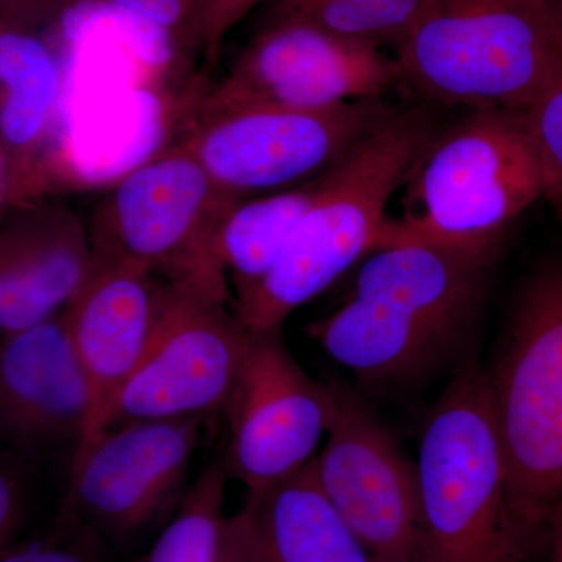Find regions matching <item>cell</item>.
Here are the masks:
<instances>
[{"instance_id": "26", "label": "cell", "mask_w": 562, "mask_h": 562, "mask_svg": "<svg viewBox=\"0 0 562 562\" xmlns=\"http://www.w3.org/2000/svg\"><path fill=\"white\" fill-rule=\"evenodd\" d=\"M76 0H0V29L35 33L57 20Z\"/></svg>"}, {"instance_id": "9", "label": "cell", "mask_w": 562, "mask_h": 562, "mask_svg": "<svg viewBox=\"0 0 562 562\" xmlns=\"http://www.w3.org/2000/svg\"><path fill=\"white\" fill-rule=\"evenodd\" d=\"M181 144L158 151L102 195L88 225L92 251L162 280L225 276L214 238L238 203Z\"/></svg>"}, {"instance_id": "14", "label": "cell", "mask_w": 562, "mask_h": 562, "mask_svg": "<svg viewBox=\"0 0 562 562\" xmlns=\"http://www.w3.org/2000/svg\"><path fill=\"white\" fill-rule=\"evenodd\" d=\"M158 291L160 279L154 273L92 251L83 286L63 310L91 392L90 424L74 454L109 430L117 398L149 344Z\"/></svg>"}, {"instance_id": "15", "label": "cell", "mask_w": 562, "mask_h": 562, "mask_svg": "<svg viewBox=\"0 0 562 562\" xmlns=\"http://www.w3.org/2000/svg\"><path fill=\"white\" fill-rule=\"evenodd\" d=\"M91 392L70 341L65 312L0 336V439L20 452L79 450Z\"/></svg>"}, {"instance_id": "1", "label": "cell", "mask_w": 562, "mask_h": 562, "mask_svg": "<svg viewBox=\"0 0 562 562\" xmlns=\"http://www.w3.org/2000/svg\"><path fill=\"white\" fill-rule=\"evenodd\" d=\"M490 262L425 243L372 251L353 295L310 335L376 387L406 386L441 371L472 338Z\"/></svg>"}, {"instance_id": "4", "label": "cell", "mask_w": 562, "mask_h": 562, "mask_svg": "<svg viewBox=\"0 0 562 562\" xmlns=\"http://www.w3.org/2000/svg\"><path fill=\"white\" fill-rule=\"evenodd\" d=\"M395 61L419 102L527 110L562 77V36L543 0H420Z\"/></svg>"}, {"instance_id": "16", "label": "cell", "mask_w": 562, "mask_h": 562, "mask_svg": "<svg viewBox=\"0 0 562 562\" xmlns=\"http://www.w3.org/2000/svg\"><path fill=\"white\" fill-rule=\"evenodd\" d=\"M91 266L90 231L69 206H21L0 220V336L60 314Z\"/></svg>"}, {"instance_id": "29", "label": "cell", "mask_w": 562, "mask_h": 562, "mask_svg": "<svg viewBox=\"0 0 562 562\" xmlns=\"http://www.w3.org/2000/svg\"><path fill=\"white\" fill-rule=\"evenodd\" d=\"M543 3L562 36V0H543Z\"/></svg>"}, {"instance_id": "28", "label": "cell", "mask_w": 562, "mask_h": 562, "mask_svg": "<svg viewBox=\"0 0 562 562\" xmlns=\"http://www.w3.org/2000/svg\"><path fill=\"white\" fill-rule=\"evenodd\" d=\"M547 528L552 536V562H562V498L553 509Z\"/></svg>"}, {"instance_id": "27", "label": "cell", "mask_w": 562, "mask_h": 562, "mask_svg": "<svg viewBox=\"0 0 562 562\" xmlns=\"http://www.w3.org/2000/svg\"><path fill=\"white\" fill-rule=\"evenodd\" d=\"M24 514V487L18 473L0 465V553L13 546Z\"/></svg>"}, {"instance_id": "8", "label": "cell", "mask_w": 562, "mask_h": 562, "mask_svg": "<svg viewBox=\"0 0 562 562\" xmlns=\"http://www.w3.org/2000/svg\"><path fill=\"white\" fill-rule=\"evenodd\" d=\"M401 106L387 99H361L316 110L220 111L195 117L179 144L221 190L246 201L301 187L330 171Z\"/></svg>"}, {"instance_id": "31", "label": "cell", "mask_w": 562, "mask_h": 562, "mask_svg": "<svg viewBox=\"0 0 562 562\" xmlns=\"http://www.w3.org/2000/svg\"><path fill=\"white\" fill-rule=\"evenodd\" d=\"M0 173H3V169H2V157H0Z\"/></svg>"}, {"instance_id": "17", "label": "cell", "mask_w": 562, "mask_h": 562, "mask_svg": "<svg viewBox=\"0 0 562 562\" xmlns=\"http://www.w3.org/2000/svg\"><path fill=\"white\" fill-rule=\"evenodd\" d=\"M236 562H373L322 490L316 457L228 517Z\"/></svg>"}, {"instance_id": "10", "label": "cell", "mask_w": 562, "mask_h": 562, "mask_svg": "<svg viewBox=\"0 0 562 562\" xmlns=\"http://www.w3.org/2000/svg\"><path fill=\"white\" fill-rule=\"evenodd\" d=\"M317 479L373 562H424L419 483L394 436L357 392L336 380Z\"/></svg>"}, {"instance_id": "19", "label": "cell", "mask_w": 562, "mask_h": 562, "mask_svg": "<svg viewBox=\"0 0 562 562\" xmlns=\"http://www.w3.org/2000/svg\"><path fill=\"white\" fill-rule=\"evenodd\" d=\"M321 177L291 190L239 201L225 214L214 238V258L235 288V302L246 297L272 268L316 202Z\"/></svg>"}, {"instance_id": "5", "label": "cell", "mask_w": 562, "mask_h": 562, "mask_svg": "<svg viewBox=\"0 0 562 562\" xmlns=\"http://www.w3.org/2000/svg\"><path fill=\"white\" fill-rule=\"evenodd\" d=\"M486 373L509 531L525 560L562 498V255L539 262L520 284Z\"/></svg>"}, {"instance_id": "22", "label": "cell", "mask_w": 562, "mask_h": 562, "mask_svg": "<svg viewBox=\"0 0 562 562\" xmlns=\"http://www.w3.org/2000/svg\"><path fill=\"white\" fill-rule=\"evenodd\" d=\"M543 172V199L562 221V77L524 110Z\"/></svg>"}, {"instance_id": "7", "label": "cell", "mask_w": 562, "mask_h": 562, "mask_svg": "<svg viewBox=\"0 0 562 562\" xmlns=\"http://www.w3.org/2000/svg\"><path fill=\"white\" fill-rule=\"evenodd\" d=\"M250 339L251 330L232 306L227 277L160 279L149 344L117 398L110 428L224 413Z\"/></svg>"}, {"instance_id": "23", "label": "cell", "mask_w": 562, "mask_h": 562, "mask_svg": "<svg viewBox=\"0 0 562 562\" xmlns=\"http://www.w3.org/2000/svg\"><path fill=\"white\" fill-rule=\"evenodd\" d=\"M262 2L266 0H195L188 50L216 66L228 33Z\"/></svg>"}, {"instance_id": "13", "label": "cell", "mask_w": 562, "mask_h": 562, "mask_svg": "<svg viewBox=\"0 0 562 562\" xmlns=\"http://www.w3.org/2000/svg\"><path fill=\"white\" fill-rule=\"evenodd\" d=\"M203 419L114 425L70 462L65 517L99 539L132 538L179 501Z\"/></svg>"}, {"instance_id": "2", "label": "cell", "mask_w": 562, "mask_h": 562, "mask_svg": "<svg viewBox=\"0 0 562 562\" xmlns=\"http://www.w3.org/2000/svg\"><path fill=\"white\" fill-rule=\"evenodd\" d=\"M403 188V216L387 217L376 249L425 243L492 265L513 224L543 199L524 110H468L443 122Z\"/></svg>"}, {"instance_id": "6", "label": "cell", "mask_w": 562, "mask_h": 562, "mask_svg": "<svg viewBox=\"0 0 562 562\" xmlns=\"http://www.w3.org/2000/svg\"><path fill=\"white\" fill-rule=\"evenodd\" d=\"M416 469L424 562H525L509 531L487 373L475 362L458 371L428 414Z\"/></svg>"}, {"instance_id": "18", "label": "cell", "mask_w": 562, "mask_h": 562, "mask_svg": "<svg viewBox=\"0 0 562 562\" xmlns=\"http://www.w3.org/2000/svg\"><path fill=\"white\" fill-rule=\"evenodd\" d=\"M61 95V72L49 46L31 32L0 29V157L14 198L32 177Z\"/></svg>"}, {"instance_id": "20", "label": "cell", "mask_w": 562, "mask_h": 562, "mask_svg": "<svg viewBox=\"0 0 562 562\" xmlns=\"http://www.w3.org/2000/svg\"><path fill=\"white\" fill-rule=\"evenodd\" d=\"M420 0H272L268 20L302 22L372 49H401Z\"/></svg>"}, {"instance_id": "30", "label": "cell", "mask_w": 562, "mask_h": 562, "mask_svg": "<svg viewBox=\"0 0 562 562\" xmlns=\"http://www.w3.org/2000/svg\"><path fill=\"white\" fill-rule=\"evenodd\" d=\"M227 527H225L224 554H222V562H236L235 549H233L231 535H227Z\"/></svg>"}, {"instance_id": "21", "label": "cell", "mask_w": 562, "mask_h": 562, "mask_svg": "<svg viewBox=\"0 0 562 562\" xmlns=\"http://www.w3.org/2000/svg\"><path fill=\"white\" fill-rule=\"evenodd\" d=\"M227 480L222 461L203 469L181 497L147 562H222L228 519L224 516Z\"/></svg>"}, {"instance_id": "3", "label": "cell", "mask_w": 562, "mask_h": 562, "mask_svg": "<svg viewBox=\"0 0 562 562\" xmlns=\"http://www.w3.org/2000/svg\"><path fill=\"white\" fill-rule=\"evenodd\" d=\"M439 106H401L321 177L319 194L260 283L235 302L251 331L281 328L299 306L376 250L387 203L443 121Z\"/></svg>"}, {"instance_id": "12", "label": "cell", "mask_w": 562, "mask_h": 562, "mask_svg": "<svg viewBox=\"0 0 562 562\" xmlns=\"http://www.w3.org/2000/svg\"><path fill=\"white\" fill-rule=\"evenodd\" d=\"M333 397L292 357L281 328L251 331L249 350L224 413L228 446L222 468L249 495L305 468L327 435Z\"/></svg>"}, {"instance_id": "24", "label": "cell", "mask_w": 562, "mask_h": 562, "mask_svg": "<svg viewBox=\"0 0 562 562\" xmlns=\"http://www.w3.org/2000/svg\"><path fill=\"white\" fill-rule=\"evenodd\" d=\"M99 542L98 536L76 525L70 538L11 546L0 553V562H103Z\"/></svg>"}, {"instance_id": "25", "label": "cell", "mask_w": 562, "mask_h": 562, "mask_svg": "<svg viewBox=\"0 0 562 562\" xmlns=\"http://www.w3.org/2000/svg\"><path fill=\"white\" fill-rule=\"evenodd\" d=\"M122 10L168 33L180 47L188 50L195 0H109Z\"/></svg>"}, {"instance_id": "11", "label": "cell", "mask_w": 562, "mask_h": 562, "mask_svg": "<svg viewBox=\"0 0 562 562\" xmlns=\"http://www.w3.org/2000/svg\"><path fill=\"white\" fill-rule=\"evenodd\" d=\"M405 91L395 58L302 22H271L199 102L198 116L247 106L316 110Z\"/></svg>"}]
</instances>
